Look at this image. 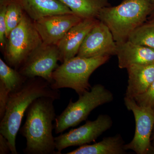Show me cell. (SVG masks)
Masks as SVG:
<instances>
[{
    "mask_svg": "<svg viewBox=\"0 0 154 154\" xmlns=\"http://www.w3.org/2000/svg\"><path fill=\"white\" fill-rule=\"evenodd\" d=\"M10 91L6 86L0 82V119H2L5 113L6 107Z\"/></svg>",
    "mask_w": 154,
    "mask_h": 154,
    "instance_id": "obj_23",
    "label": "cell"
},
{
    "mask_svg": "<svg viewBox=\"0 0 154 154\" xmlns=\"http://www.w3.org/2000/svg\"><path fill=\"white\" fill-rule=\"evenodd\" d=\"M83 19L98 17L100 11L107 7V0H59Z\"/></svg>",
    "mask_w": 154,
    "mask_h": 154,
    "instance_id": "obj_17",
    "label": "cell"
},
{
    "mask_svg": "<svg viewBox=\"0 0 154 154\" xmlns=\"http://www.w3.org/2000/svg\"><path fill=\"white\" fill-rule=\"evenodd\" d=\"M42 96L60 99L59 90L40 77L28 79L18 91L10 93L5 116L0 122V134L8 139L11 153L18 154L16 137L26 110L35 99Z\"/></svg>",
    "mask_w": 154,
    "mask_h": 154,
    "instance_id": "obj_2",
    "label": "cell"
},
{
    "mask_svg": "<svg viewBox=\"0 0 154 154\" xmlns=\"http://www.w3.org/2000/svg\"><path fill=\"white\" fill-rule=\"evenodd\" d=\"M128 40L154 49V21L143 23L136 28L128 36Z\"/></svg>",
    "mask_w": 154,
    "mask_h": 154,
    "instance_id": "obj_19",
    "label": "cell"
},
{
    "mask_svg": "<svg viewBox=\"0 0 154 154\" xmlns=\"http://www.w3.org/2000/svg\"><path fill=\"white\" fill-rule=\"evenodd\" d=\"M116 52L120 68H128L135 65L154 63V49L138 45L128 40L116 44Z\"/></svg>",
    "mask_w": 154,
    "mask_h": 154,
    "instance_id": "obj_13",
    "label": "cell"
},
{
    "mask_svg": "<svg viewBox=\"0 0 154 154\" xmlns=\"http://www.w3.org/2000/svg\"><path fill=\"white\" fill-rule=\"evenodd\" d=\"M11 153V146L8 139L0 134V154Z\"/></svg>",
    "mask_w": 154,
    "mask_h": 154,
    "instance_id": "obj_24",
    "label": "cell"
},
{
    "mask_svg": "<svg viewBox=\"0 0 154 154\" xmlns=\"http://www.w3.org/2000/svg\"><path fill=\"white\" fill-rule=\"evenodd\" d=\"M151 1L153 3V4H154V0H151Z\"/></svg>",
    "mask_w": 154,
    "mask_h": 154,
    "instance_id": "obj_28",
    "label": "cell"
},
{
    "mask_svg": "<svg viewBox=\"0 0 154 154\" xmlns=\"http://www.w3.org/2000/svg\"><path fill=\"white\" fill-rule=\"evenodd\" d=\"M149 153L154 154V147L152 146V148L151 149Z\"/></svg>",
    "mask_w": 154,
    "mask_h": 154,
    "instance_id": "obj_26",
    "label": "cell"
},
{
    "mask_svg": "<svg viewBox=\"0 0 154 154\" xmlns=\"http://www.w3.org/2000/svg\"><path fill=\"white\" fill-rule=\"evenodd\" d=\"M112 124L109 116L101 114L94 121H87L82 126L61 134L54 138L57 154L69 147L85 145L94 141L110 128Z\"/></svg>",
    "mask_w": 154,
    "mask_h": 154,
    "instance_id": "obj_9",
    "label": "cell"
},
{
    "mask_svg": "<svg viewBox=\"0 0 154 154\" xmlns=\"http://www.w3.org/2000/svg\"><path fill=\"white\" fill-rule=\"evenodd\" d=\"M125 105L132 111L135 120V131L132 141L124 145L125 150L137 154L149 153L152 146L151 137L154 127V109L138 105L133 98H124Z\"/></svg>",
    "mask_w": 154,
    "mask_h": 154,
    "instance_id": "obj_7",
    "label": "cell"
},
{
    "mask_svg": "<svg viewBox=\"0 0 154 154\" xmlns=\"http://www.w3.org/2000/svg\"><path fill=\"white\" fill-rule=\"evenodd\" d=\"M151 21H154V14L151 19Z\"/></svg>",
    "mask_w": 154,
    "mask_h": 154,
    "instance_id": "obj_27",
    "label": "cell"
},
{
    "mask_svg": "<svg viewBox=\"0 0 154 154\" xmlns=\"http://www.w3.org/2000/svg\"><path fill=\"white\" fill-rule=\"evenodd\" d=\"M28 79L0 59V82L8 89L10 93L19 90Z\"/></svg>",
    "mask_w": 154,
    "mask_h": 154,
    "instance_id": "obj_18",
    "label": "cell"
},
{
    "mask_svg": "<svg viewBox=\"0 0 154 154\" xmlns=\"http://www.w3.org/2000/svg\"><path fill=\"white\" fill-rule=\"evenodd\" d=\"M134 99L140 106L154 109V81L145 92Z\"/></svg>",
    "mask_w": 154,
    "mask_h": 154,
    "instance_id": "obj_21",
    "label": "cell"
},
{
    "mask_svg": "<svg viewBox=\"0 0 154 154\" xmlns=\"http://www.w3.org/2000/svg\"><path fill=\"white\" fill-rule=\"evenodd\" d=\"M113 94L100 84L91 87V90L79 96L75 102L70 100L68 105L60 115L56 117L54 128L56 134L61 133L85 121L94 109L112 102Z\"/></svg>",
    "mask_w": 154,
    "mask_h": 154,
    "instance_id": "obj_5",
    "label": "cell"
},
{
    "mask_svg": "<svg viewBox=\"0 0 154 154\" xmlns=\"http://www.w3.org/2000/svg\"><path fill=\"white\" fill-rule=\"evenodd\" d=\"M151 141H152V143L153 147H154V127L152 135Z\"/></svg>",
    "mask_w": 154,
    "mask_h": 154,
    "instance_id": "obj_25",
    "label": "cell"
},
{
    "mask_svg": "<svg viewBox=\"0 0 154 154\" xmlns=\"http://www.w3.org/2000/svg\"><path fill=\"white\" fill-rule=\"evenodd\" d=\"M5 54L6 63L18 70L30 54L43 43L34 22L24 15L7 38Z\"/></svg>",
    "mask_w": 154,
    "mask_h": 154,
    "instance_id": "obj_6",
    "label": "cell"
},
{
    "mask_svg": "<svg viewBox=\"0 0 154 154\" xmlns=\"http://www.w3.org/2000/svg\"><path fill=\"white\" fill-rule=\"evenodd\" d=\"M124 142L119 135L104 138L99 142L80 146L67 154H122L125 153Z\"/></svg>",
    "mask_w": 154,
    "mask_h": 154,
    "instance_id": "obj_16",
    "label": "cell"
},
{
    "mask_svg": "<svg viewBox=\"0 0 154 154\" xmlns=\"http://www.w3.org/2000/svg\"><path fill=\"white\" fill-rule=\"evenodd\" d=\"M154 9L151 0H124L113 7H104L97 18L109 28L116 44L127 41L136 29L143 24Z\"/></svg>",
    "mask_w": 154,
    "mask_h": 154,
    "instance_id": "obj_3",
    "label": "cell"
},
{
    "mask_svg": "<svg viewBox=\"0 0 154 154\" xmlns=\"http://www.w3.org/2000/svg\"><path fill=\"white\" fill-rule=\"evenodd\" d=\"M98 21L95 18L83 19L69 30L56 45L60 54V61L63 63L77 55L87 34Z\"/></svg>",
    "mask_w": 154,
    "mask_h": 154,
    "instance_id": "obj_12",
    "label": "cell"
},
{
    "mask_svg": "<svg viewBox=\"0 0 154 154\" xmlns=\"http://www.w3.org/2000/svg\"><path fill=\"white\" fill-rule=\"evenodd\" d=\"M58 61H60V56L57 45L43 43L28 56L17 70L27 79L40 77L51 85L52 73L59 66Z\"/></svg>",
    "mask_w": 154,
    "mask_h": 154,
    "instance_id": "obj_8",
    "label": "cell"
},
{
    "mask_svg": "<svg viewBox=\"0 0 154 154\" xmlns=\"http://www.w3.org/2000/svg\"><path fill=\"white\" fill-rule=\"evenodd\" d=\"M11 0H0V43L2 47L6 43L5 17Z\"/></svg>",
    "mask_w": 154,
    "mask_h": 154,
    "instance_id": "obj_22",
    "label": "cell"
},
{
    "mask_svg": "<svg viewBox=\"0 0 154 154\" xmlns=\"http://www.w3.org/2000/svg\"><path fill=\"white\" fill-rule=\"evenodd\" d=\"M109 58L107 56L85 57L77 55L65 61L53 72L51 88L55 90L71 88L79 96L90 91L91 74Z\"/></svg>",
    "mask_w": 154,
    "mask_h": 154,
    "instance_id": "obj_4",
    "label": "cell"
},
{
    "mask_svg": "<svg viewBox=\"0 0 154 154\" xmlns=\"http://www.w3.org/2000/svg\"><path fill=\"white\" fill-rule=\"evenodd\" d=\"M20 2L11 0L8 5L5 17L6 37L8 38L13 29L21 22L24 14Z\"/></svg>",
    "mask_w": 154,
    "mask_h": 154,
    "instance_id": "obj_20",
    "label": "cell"
},
{
    "mask_svg": "<svg viewBox=\"0 0 154 154\" xmlns=\"http://www.w3.org/2000/svg\"><path fill=\"white\" fill-rule=\"evenodd\" d=\"M116 47L109 28L99 21L87 34L77 56L85 57L109 56L116 54Z\"/></svg>",
    "mask_w": 154,
    "mask_h": 154,
    "instance_id": "obj_10",
    "label": "cell"
},
{
    "mask_svg": "<svg viewBox=\"0 0 154 154\" xmlns=\"http://www.w3.org/2000/svg\"><path fill=\"white\" fill-rule=\"evenodd\" d=\"M83 19L74 14H65L44 17L34 24L43 43L57 45L65 35Z\"/></svg>",
    "mask_w": 154,
    "mask_h": 154,
    "instance_id": "obj_11",
    "label": "cell"
},
{
    "mask_svg": "<svg viewBox=\"0 0 154 154\" xmlns=\"http://www.w3.org/2000/svg\"><path fill=\"white\" fill-rule=\"evenodd\" d=\"M128 84L125 97L134 98L145 92L154 81V63L135 65L127 68Z\"/></svg>",
    "mask_w": 154,
    "mask_h": 154,
    "instance_id": "obj_14",
    "label": "cell"
},
{
    "mask_svg": "<svg viewBox=\"0 0 154 154\" xmlns=\"http://www.w3.org/2000/svg\"><path fill=\"white\" fill-rule=\"evenodd\" d=\"M23 10L34 21L54 15L74 14L59 0H19Z\"/></svg>",
    "mask_w": 154,
    "mask_h": 154,
    "instance_id": "obj_15",
    "label": "cell"
},
{
    "mask_svg": "<svg viewBox=\"0 0 154 154\" xmlns=\"http://www.w3.org/2000/svg\"><path fill=\"white\" fill-rule=\"evenodd\" d=\"M55 100L50 97H39L26 110L25 123L19 130L26 140L24 153L57 154L55 137L52 134L53 122L56 117L54 105Z\"/></svg>",
    "mask_w": 154,
    "mask_h": 154,
    "instance_id": "obj_1",
    "label": "cell"
}]
</instances>
